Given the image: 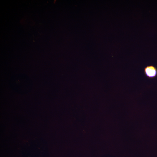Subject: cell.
I'll list each match as a JSON object with an SVG mask.
<instances>
[{
	"label": "cell",
	"instance_id": "obj_1",
	"mask_svg": "<svg viewBox=\"0 0 157 157\" xmlns=\"http://www.w3.org/2000/svg\"><path fill=\"white\" fill-rule=\"evenodd\" d=\"M145 76L149 78H153L157 75V69L153 65L146 66L144 68Z\"/></svg>",
	"mask_w": 157,
	"mask_h": 157
}]
</instances>
